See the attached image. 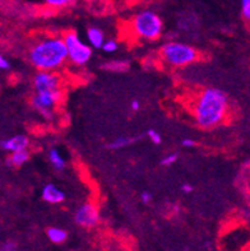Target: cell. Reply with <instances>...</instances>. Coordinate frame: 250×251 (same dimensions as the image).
<instances>
[{"label": "cell", "instance_id": "4316f807", "mask_svg": "<svg viewBox=\"0 0 250 251\" xmlns=\"http://www.w3.org/2000/svg\"><path fill=\"white\" fill-rule=\"evenodd\" d=\"M139 108H140V103L138 100H133V101L130 102V110H132V111L136 112V111H138Z\"/></svg>", "mask_w": 250, "mask_h": 251}, {"label": "cell", "instance_id": "44dd1931", "mask_svg": "<svg viewBox=\"0 0 250 251\" xmlns=\"http://www.w3.org/2000/svg\"><path fill=\"white\" fill-rule=\"evenodd\" d=\"M102 50L105 52H108V54H112V52H115L117 50V44L114 40H108V41H105L104 46H102Z\"/></svg>", "mask_w": 250, "mask_h": 251}, {"label": "cell", "instance_id": "30bf717a", "mask_svg": "<svg viewBox=\"0 0 250 251\" xmlns=\"http://www.w3.org/2000/svg\"><path fill=\"white\" fill-rule=\"evenodd\" d=\"M42 201L49 204H60L65 199V194L54 184H46L41 190Z\"/></svg>", "mask_w": 250, "mask_h": 251}, {"label": "cell", "instance_id": "d4e9b609", "mask_svg": "<svg viewBox=\"0 0 250 251\" xmlns=\"http://www.w3.org/2000/svg\"><path fill=\"white\" fill-rule=\"evenodd\" d=\"M0 69L1 70H9L10 69V63L8 61L6 57H4L3 55L0 56Z\"/></svg>", "mask_w": 250, "mask_h": 251}, {"label": "cell", "instance_id": "cb8c5ba5", "mask_svg": "<svg viewBox=\"0 0 250 251\" xmlns=\"http://www.w3.org/2000/svg\"><path fill=\"white\" fill-rule=\"evenodd\" d=\"M196 146V142L190 138H185V139L181 140V147L184 148H193V147Z\"/></svg>", "mask_w": 250, "mask_h": 251}, {"label": "cell", "instance_id": "ffe728a7", "mask_svg": "<svg viewBox=\"0 0 250 251\" xmlns=\"http://www.w3.org/2000/svg\"><path fill=\"white\" fill-rule=\"evenodd\" d=\"M146 135L148 137V139L151 140L153 144H161L162 139H161V135H160L159 131L153 130V129H149V130H147Z\"/></svg>", "mask_w": 250, "mask_h": 251}, {"label": "cell", "instance_id": "7402d4cb", "mask_svg": "<svg viewBox=\"0 0 250 251\" xmlns=\"http://www.w3.org/2000/svg\"><path fill=\"white\" fill-rule=\"evenodd\" d=\"M1 251H17V244L12 240H8V241L3 242Z\"/></svg>", "mask_w": 250, "mask_h": 251}, {"label": "cell", "instance_id": "83f0119b", "mask_svg": "<svg viewBox=\"0 0 250 251\" xmlns=\"http://www.w3.org/2000/svg\"><path fill=\"white\" fill-rule=\"evenodd\" d=\"M244 218L247 220V222L249 223V226H250V209L244 210Z\"/></svg>", "mask_w": 250, "mask_h": 251}, {"label": "cell", "instance_id": "2e32d148", "mask_svg": "<svg viewBox=\"0 0 250 251\" xmlns=\"http://www.w3.org/2000/svg\"><path fill=\"white\" fill-rule=\"evenodd\" d=\"M102 69L109 70V72H117V73H121V72H125V70L129 69V61L127 60H111L108 63L102 64Z\"/></svg>", "mask_w": 250, "mask_h": 251}, {"label": "cell", "instance_id": "9c48e42d", "mask_svg": "<svg viewBox=\"0 0 250 251\" xmlns=\"http://www.w3.org/2000/svg\"><path fill=\"white\" fill-rule=\"evenodd\" d=\"M0 146H1V150L5 151V152H18V151H25L28 148L29 140L26 135L18 134V135H14V137L12 138L1 140Z\"/></svg>", "mask_w": 250, "mask_h": 251}, {"label": "cell", "instance_id": "d6986e66", "mask_svg": "<svg viewBox=\"0 0 250 251\" xmlns=\"http://www.w3.org/2000/svg\"><path fill=\"white\" fill-rule=\"evenodd\" d=\"M241 14L250 25V0H241Z\"/></svg>", "mask_w": 250, "mask_h": 251}, {"label": "cell", "instance_id": "e0dca14e", "mask_svg": "<svg viewBox=\"0 0 250 251\" xmlns=\"http://www.w3.org/2000/svg\"><path fill=\"white\" fill-rule=\"evenodd\" d=\"M70 1L72 0H44L45 5L49 6V8H55V9L67 6Z\"/></svg>", "mask_w": 250, "mask_h": 251}, {"label": "cell", "instance_id": "277c9868", "mask_svg": "<svg viewBox=\"0 0 250 251\" xmlns=\"http://www.w3.org/2000/svg\"><path fill=\"white\" fill-rule=\"evenodd\" d=\"M132 28L136 36L147 41H155L162 35L164 23L155 12L143 10L136 14L132 21Z\"/></svg>", "mask_w": 250, "mask_h": 251}, {"label": "cell", "instance_id": "5bb4252c", "mask_svg": "<svg viewBox=\"0 0 250 251\" xmlns=\"http://www.w3.org/2000/svg\"><path fill=\"white\" fill-rule=\"evenodd\" d=\"M48 157L55 171H63L65 169V159L63 158V156L56 148H51L48 153Z\"/></svg>", "mask_w": 250, "mask_h": 251}, {"label": "cell", "instance_id": "8fae6325", "mask_svg": "<svg viewBox=\"0 0 250 251\" xmlns=\"http://www.w3.org/2000/svg\"><path fill=\"white\" fill-rule=\"evenodd\" d=\"M29 158V152L27 150L25 151H18V152L10 153L9 157L5 158V165L6 167L9 169H17V167H21L22 165H25Z\"/></svg>", "mask_w": 250, "mask_h": 251}, {"label": "cell", "instance_id": "484cf974", "mask_svg": "<svg viewBox=\"0 0 250 251\" xmlns=\"http://www.w3.org/2000/svg\"><path fill=\"white\" fill-rule=\"evenodd\" d=\"M180 190L183 191L184 194H190V193L194 190V188L190 184H183V185H181Z\"/></svg>", "mask_w": 250, "mask_h": 251}, {"label": "cell", "instance_id": "4fadbf2b", "mask_svg": "<svg viewBox=\"0 0 250 251\" xmlns=\"http://www.w3.org/2000/svg\"><path fill=\"white\" fill-rule=\"evenodd\" d=\"M46 236L53 244H63L68 239V232L59 227H49L46 229Z\"/></svg>", "mask_w": 250, "mask_h": 251}, {"label": "cell", "instance_id": "7a4b0ae2", "mask_svg": "<svg viewBox=\"0 0 250 251\" xmlns=\"http://www.w3.org/2000/svg\"><path fill=\"white\" fill-rule=\"evenodd\" d=\"M28 61L38 72H54L68 60L67 45L64 37L46 36L31 45L28 50Z\"/></svg>", "mask_w": 250, "mask_h": 251}, {"label": "cell", "instance_id": "9a60e30c", "mask_svg": "<svg viewBox=\"0 0 250 251\" xmlns=\"http://www.w3.org/2000/svg\"><path fill=\"white\" fill-rule=\"evenodd\" d=\"M140 137H119L115 140H112L111 143L108 144L109 150H121L125 147L130 146V144L136 143L137 140H139Z\"/></svg>", "mask_w": 250, "mask_h": 251}, {"label": "cell", "instance_id": "3957f363", "mask_svg": "<svg viewBox=\"0 0 250 251\" xmlns=\"http://www.w3.org/2000/svg\"><path fill=\"white\" fill-rule=\"evenodd\" d=\"M161 57L167 65L174 68H184L195 63L199 57L198 51L184 42H167L161 48Z\"/></svg>", "mask_w": 250, "mask_h": 251}, {"label": "cell", "instance_id": "52a82bcc", "mask_svg": "<svg viewBox=\"0 0 250 251\" xmlns=\"http://www.w3.org/2000/svg\"><path fill=\"white\" fill-rule=\"evenodd\" d=\"M74 221L78 226L83 228H93L100 222V212L95 204H82L74 213Z\"/></svg>", "mask_w": 250, "mask_h": 251}, {"label": "cell", "instance_id": "ba28073f", "mask_svg": "<svg viewBox=\"0 0 250 251\" xmlns=\"http://www.w3.org/2000/svg\"><path fill=\"white\" fill-rule=\"evenodd\" d=\"M35 92H48L60 89V78L54 72H38L33 78Z\"/></svg>", "mask_w": 250, "mask_h": 251}, {"label": "cell", "instance_id": "5b68a950", "mask_svg": "<svg viewBox=\"0 0 250 251\" xmlns=\"http://www.w3.org/2000/svg\"><path fill=\"white\" fill-rule=\"evenodd\" d=\"M63 37L67 45L68 60L76 67H83L88 63L92 56L91 46L85 45L74 31L67 32Z\"/></svg>", "mask_w": 250, "mask_h": 251}, {"label": "cell", "instance_id": "603a6c76", "mask_svg": "<svg viewBox=\"0 0 250 251\" xmlns=\"http://www.w3.org/2000/svg\"><path fill=\"white\" fill-rule=\"evenodd\" d=\"M152 194L149 193V191H143L142 194H140V201H142L143 204H149L152 201Z\"/></svg>", "mask_w": 250, "mask_h": 251}, {"label": "cell", "instance_id": "7c38bea8", "mask_svg": "<svg viewBox=\"0 0 250 251\" xmlns=\"http://www.w3.org/2000/svg\"><path fill=\"white\" fill-rule=\"evenodd\" d=\"M87 40L89 45L95 49H102L105 44V36L104 32L97 27H89L87 29Z\"/></svg>", "mask_w": 250, "mask_h": 251}, {"label": "cell", "instance_id": "8992f818", "mask_svg": "<svg viewBox=\"0 0 250 251\" xmlns=\"http://www.w3.org/2000/svg\"><path fill=\"white\" fill-rule=\"evenodd\" d=\"M63 99L61 89L48 91V92H35L31 97V105L38 114L45 119H53L54 116V107Z\"/></svg>", "mask_w": 250, "mask_h": 251}, {"label": "cell", "instance_id": "6da1fadb", "mask_svg": "<svg viewBox=\"0 0 250 251\" xmlns=\"http://www.w3.org/2000/svg\"><path fill=\"white\" fill-rule=\"evenodd\" d=\"M228 111V97L222 89L204 88L196 96L193 106L195 124L200 129H213L225 120Z\"/></svg>", "mask_w": 250, "mask_h": 251}, {"label": "cell", "instance_id": "ac0fdd59", "mask_svg": "<svg viewBox=\"0 0 250 251\" xmlns=\"http://www.w3.org/2000/svg\"><path fill=\"white\" fill-rule=\"evenodd\" d=\"M179 156H177V153H171L168 156L164 157V158L160 161V165L164 166V167H168V166H172L175 162L177 161Z\"/></svg>", "mask_w": 250, "mask_h": 251}]
</instances>
